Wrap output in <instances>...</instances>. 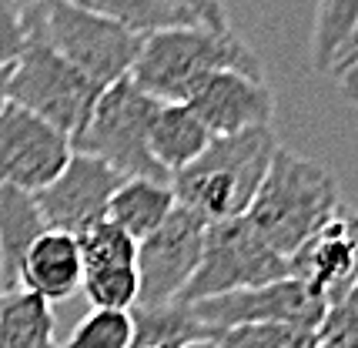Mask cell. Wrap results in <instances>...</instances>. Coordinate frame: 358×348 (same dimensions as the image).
<instances>
[{"label":"cell","instance_id":"obj_1","mask_svg":"<svg viewBox=\"0 0 358 348\" xmlns=\"http://www.w3.org/2000/svg\"><path fill=\"white\" fill-rule=\"evenodd\" d=\"M218 71L265 78L258 54L234 31L171 27L144 37L138 61L131 67V80L161 104H187L191 94Z\"/></svg>","mask_w":358,"mask_h":348},{"label":"cell","instance_id":"obj_2","mask_svg":"<svg viewBox=\"0 0 358 348\" xmlns=\"http://www.w3.org/2000/svg\"><path fill=\"white\" fill-rule=\"evenodd\" d=\"M278 147L275 127L215 138L185 171L171 177L174 201L208 224L245 218Z\"/></svg>","mask_w":358,"mask_h":348},{"label":"cell","instance_id":"obj_3","mask_svg":"<svg viewBox=\"0 0 358 348\" xmlns=\"http://www.w3.org/2000/svg\"><path fill=\"white\" fill-rule=\"evenodd\" d=\"M338 205V181L328 164L278 147L245 218L268 241V248L292 258Z\"/></svg>","mask_w":358,"mask_h":348},{"label":"cell","instance_id":"obj_4","mask_svg":"<svg viewBox=\"0 0 358 348\" xmlns=\"http://www.w3.org/2000/svg\"><path fill=\"white\" fill-rule=\"evenodd\" d=\"M24 24L50 50H57L97 91L131 78L144 37L114 20L87 14L67 0H41L24 7Z\"/></svg>","mask_w":358,"mask_h":348},{"label":"cell","instance_id":"obj_5","mask_svg":"<svg viewBox=\"0 0 358 348\" xmlns=\"http://www.w3.org/2000/svg\"><path fill=\"white\" fill-rule=\"evenodd\" d=\"M157 108L161 101L144 94L131 78L117 80L108 91H101L87 124L80 127L71 147L78 154L104 161L124 181H168L171 184V177L151 158V147H148V131H151Z\"/></svg>","mask_w":358,"mask_h":348},{"label":"cell","instance_id":"obj_6","mask_svg":"<svg viewBox=\"0 0 358 348\" xmlns=\"http://www.w3.org/2000/svg\"><path fill=\"white\" fill-rule=\"evenodd\" d=\"M101 91L80 71H74L57 50H50L27 31V44L20 50L10 71L7 101L37 114L41 121L57 127L64 138H78L80 127L87 124Z\"/></svg>","mask_w":358,"mask_h":348},{"label":"cell","instance_id":"obj_7","mask_svg":"<svg viewBox=\"0 0 358 348\" xmlns=\"http://www.w3.org/2000/svg\"><path fill=\"white\" fill-rule=\"evenodd\" d=\"M288 278V258H281L275 248L248 224V218L215 222L204 231L201 265L191 275L187 288L174 305L191 308L204 298H218L228 291L271 285Z\"/></svg>","mask_w":358,"mask_h":348},{"label":"cell","instance_id":"obj_8","mask_svg":"<svg viewBox=\"0 0 358 348\" xmlns=\"http://www.w3.org/2000/svg\"><path fill=\"white\" fill-rule=\"evenodd\" d=\"M208 222L187 208H174L155 235L138 241V308H164L181 298L201 265Z\"/></svg>","mask_w":358,"mask_h":348},{"label":"cell","instance_id":"obj_9","mask_svg":"<svg viewBox=\"0 0 358 348\" xmlns=\"http://www.w3.org/2000/svg\"><path fill=\"white\" fill-rule=\"evenodd\" d=\"M71 138L17 104L0 108V188L37 194L67 168Z\"/></svg>","mask_w":358,"mask_h":348},{"label":"cell","instance_id":"obj_10","mask_svg":"<svg viewBox=\"0 0 358 348\" xmlns=\"http://www.w3.org/2000/svg\"><path fill=\"white\" fill-rule=\"evenodd\" d=\"M204 332H224V328H241V325H275V321H292V325H312L318 328L325 318V305L315 298L308 288L295 278H281L271 285L245 288V291H228L218 298H204L187 308Z\"/></svg>","mask_w":358,"mask_h":348},{"label":"cell","instance_id":"obj_11","mask_svg":"<svg viewBox=\"0 0 358 348\" xmlns=\"http://www.w3.org/2000/svg\"><path fill=\"white\" fill-rule=\"evenodd\" d=\"M288 278L312 291L325 308L342 301L358 285V211L338 205V211L315 231L292 258Z\"/></svg>","mask_w":358,"mask_h":348},{"label":"cell","instance_id":"obj_12","mask_svg":"<svg viewBox=\"0 0 358 348\" xmlns=\"http://www.w3.org/2000/svg\"><path fill=\"white\" fill-rule=\"evenodd\" d=\"M121 184H124V177L110 171L104 161L74 151L67 168L44 191H37L34 201L50 231L78 238L108 218V205Z\"/></svg>","mask_w":358,"mask_h":348},{"label":"cell","instance_id":"obj_13","mask_svg":"<svg viewBox=\"0 0 358 348\" xmlns=\"http://www.w3.org/2000/svg\"><path fill=\"white\" fill-rule=\"evenodd\" d=\"M187 108L208 127L211 138H228L255 127H271L275 94L265 78H251L241 71H218L191 94Z\"/></svg>","mask_w":358,"mask_h":348},{"label":"cell","instance_id":"obj_14","mask_svg":"<svg viewBox=\"0 0 358 348\" xmlns=\"http://www.w3.org/2000/svg\"><path fill=\"white\" fill-rule=\"evenodd\" d=\"M80 282H84V261L78 252V238L64 231H44L24 254L20 291H31L47 305L78 295Z\"/></svg>","mask_w":358,"mask_h":348},{"label":"cell","instance_id":"obj_15","mask_svg":"<svg viewBox=\"0 0 358 348\" xmlns=\"http://www.w3.org/2000/svg\"><path fill=\"white\" fill-rule=\"evenodd\" d=\"M50 231L34 194L0 188V291H20V265L37 238Z\"/></svg>","mask_w":358,"mask_h":348},{"label":"cell","instance_id":"obj_16","mask_svg":"<svg viewBox=\"0 0 358 348\" xmlns=\"http://www.w3.org/2000/svg\"><path fill=\"white\" fill-rule=\"evenodd\" d=\"M211 141L215 138L208 134V127L194 117L187 104H161L155 121H151V131H148L151 158L164 168L168 177L185 171Z\"/></svg>","mask_w":358,"mask_h":348},{"label":"cell","instance_id":"obj_17","mask_svg":"<svg viewBox=\"0 0 358 348\" xmlns=\"http://www.w3.org/2000/svg\"><path fill=\"white\" fill-rule=\"evenodd\" d=\"M174 208L178 201L168 181H124L110 198L108 222H114L134 241H144L168 222Z\"/></svg>","mask_w":358,"mask_h":348},{"label":"cell","instance_id":"obj_18","mask_svg":"<svg viewBox=\"0 0 358 348\" xmlns=\"http://www.w3.org/2000/svg\"><path fill=\"white\" fill-rule=\"evenodd\" d=\"M0 348H61L54 338V312L31 291L0 298Z\"/></svg>","mask_w":358,"mask_h":348},{"label":"cell","instance_id":"obj_19","mask_svg":"<svg viewBox=\"0 0 358 348\" xmlns=\"http://www.w3.org/2000/svg\"><path fill=\"white\" fill-rule=\"evenodd\" d=\"M67 3H74L87 14L104 17V20H114L141 37L171 31V27H201L187 10L174 7L168 0H67Z\"/></svg>","mask_w":358,"mask_h":348},{"label":"cell","instance_id":"obj_20","mask_svg":"<svg viewBox=\"0 0 358 348\" xmlns=\"http://www.w3.org/2000/svg\"><path fill=\"white\" fill-rule=\"evenodd\" d=\"M131 321H134V332L127 348H185L187 342L208 338V332L181 305L131 308Z\"/></svg>","mask_w":358,"mask_h":348},{"label":"cell","instance_id":"obj_21","mask_svg":"<svg viewBox=\"0 0 358 348\" xmlns=\"http://www.w3.org/2000/svg\"><path fill=\"white\" fill-rule=\"evenodd\" d=\"M358 24V0H318L312 27V67L331 74Z\"/></svg>","mask_w":358,"mask_h":348},{"label":"cell","instance_id":"obj_22","mask_svg":"<svg viewBox=\"0 0 358 348\" xmlns=\"http://www.w3.org/2000/svg\"><path fill=\"white\" fill-rule=\"evenodd\" d=\"M208 338L215 342V348H322L318 328H312V325H292V321L241 325V328L211 332Z\"/></svg>","mask_w":358,"mask_h":348},{"label":"cell","instance_id":"obj_23","mask_svg":"<svg viewBox=\"0 0 358 348\" xmlns=\"http://www.w3.org/2000/svg\"><path fill=\"white\" fill-rule=\"evenodd\" d=\"M80 291L87 295L91 308H97V312H131V308H138L141 295L138 265L84 271Z\"/></svg>","mask_w":358,"mask_h":348},{"label":"cell","instance_id":"obj_24","mask_svg":"<svg viewBox=\"0 0 358 348\" xmlns=\"http://www.w3.org/2000/svg\"><path fill=\"white\" fill-rule=\"evenodd\" d=\"M78 252L84 261V271L94 268H121V265H138V241L121 231L114 222H104L78 235Z\"/></svg>","mask_w":358,"mask_h":348},{"label":"cell","instance_id":"obj_25","mask_svg":"<svg viewBox=\"0 0 358 348\" xmlns=\"http://www.w3.org/2000/svg\"><path fill=\"white\" fill-rule=\"evenodd\" d=\"M134 332L131 312H97L91 308L61 348H127Z\"/></svg>","mask_w":358,"mask_h":348},{"label":"cell","instance_id":"obj_26","mask_svg":"<svg viewBox=\"0 0 358 348\" xmlns=\"http://www.w3.org/2000/svg\"><path fill=\"white\" fill-rule=\"evenodd\" d=\"M318 342L322 348H358V285L325 308V318L318 325Z\"/></svg>","mask_w":358,"mask_h":348},{"label":"cell","instance_id":"obj_27","mask_svg":"<svg viewBox=\"0 0 358 348\" xmlns=\"http://www.w3.org/2000/svg\"><path fill=\"white\" fill-rule=\"evenodd\" d=\"M27 44L24 7L17 0H0V64H14Z\"/></svg>","mask_w":358,"mask_h":348},{"label":"cell","instance_id":"obj_28","mask_svg":"<svg viewBox=\"0 0 358 348\" xmlns=\"http://www.w3.org/2000/svg\"><path fill=\"white\" fill-rule=\"evenodd\" d=\"M168 3L187 10L201 27H211V31H231V20H228V0H168Z\"/></svg>","mask_w":358,"mask_h":348},{"label":"cell","instance_id":"obj_29","mask_svg":"<svg viewBox=\"0 0 358 348\" xmlns=\"http://www.w3.org/2000/svg\"><path fill=\"white\" fill-rule=\"evenodd\" d=\"M338 87H342V94L348 97V101H355L358 104V61L338 74Z\"/></svg>","mask_w":358,"mask_h":348},{"label":"cell","instance_id":"obj_30","mask_svg":"<svg viewBox=\"0 0 358 348\" xmlns=\"http://www.w3.org/2000/svg\"><path fill=\"white\" fill-rule=\"evenodd\" d=\"M355 61H358V24H355V34L348 37V44H345L342 57H338V64H335V71H331V74H342L345 67H352Z\"/></svg>","mask_w":358,"mask_h":348},{"label":"cell","instance_id":"obj_31","mask_svg":"<svg viewBox=\"0 0 358 348\" xmlns=\"http://www.w3.org/2000/svg\"><path fill=\"white\" fill-rule=\"evenodd\" d=\"M10 71H14V64H0V108L7 104V84H10Z\"/></svg>","mask_w":358,"mask_h":348},{"label":"cell","instance_id":"obj_32","mask_svg":"<svg viewBox=\"0 0 358 348\" xmlns=\"http://www.w3.org/2000/svg\"><path fill=\"white\" fill-rule=\"evenodd\" d=\"M185 348H215V342L211 338H198V342H187Z\"/></svg>","mask_w":358,"mask_h":348},{"label":"cell","instance_id":"obj_33","mask_svg":"<svg viewBox=\"0 0 358 348\" xmlns=\"http://www.w3.org/2000/svg\"><path fill=\"white\" fill-rule=\"evenodd\" d=\"M20 7H31V3H41V0H17Z\"/></svg>","mask_w":358,"mask_h":348},{"label":"cell","instance_id":"obj_34","mask_svg":"<svg viewBox=\"0 0 358 348\" xmlns=\"http://www.w3.org/2000/svg\"><path fill=\"white\" fill-rule=\"evenodd\" d=\"M0 298H3V291H0Z\"/></svg>","mask_w":358,"mask_h":348}]
</instances>
